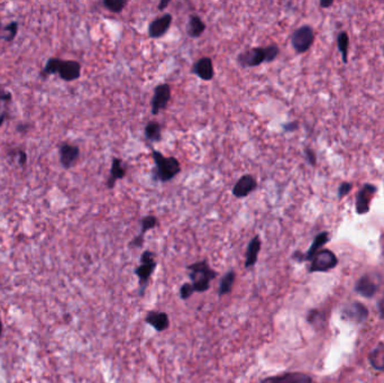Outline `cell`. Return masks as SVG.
<instances>
[{"label":"cell","mask_w":384,"mask_h":383,"mask_svg":"<svg viewBox=\"0 0 384 383\" xmlns=\"http://www.w3.org/2000/svg\"><path fill=\"white\" fill-rule=\"evenodd\" d=\"M53 74H57L67 82H71V81H75L80 78L81 65L78 61L51 57L40 71V77L48 78Z\"/></svg>","instance_id":"obj_1"},{"label":"cell","mask_w":384,"mask_h":383,"mask_svg":"<svg viewBox=\"0 0 384 383\" xmlns=\"http://www.w3.org/2000/svg\"><path fill=\"white\" fill-rule=\"evenodd\" d=\"M280 54V48L275 44H270L264 48H251L241 52L237 56V62L243 68L259 67L262 63H270L274 61Z\"/></svg>","instance_id":"obj_2"},{"label":"cell","mask_w":384,"mask_h":383,"mask_svg":"<svg viewBox=\"0 0 384 383\" xmlns=\"http://www.w3.org/2000/svg\"><path fill=\"white\" fill-rule=\"evenodd\" d=\"M152 156L155 163L154 180L161 182H168L181 172V164L174 156H164L160 151L153 150Z\"/></svg>","instance_id":"obj_3"},{"label":"cell","mask_w":384,"mask_h":383,"mask_svg":"<svg viewBox=\"0 0 384 383\" xmlns=\"http://www.w3.org/2000/svg\"><path fill=\"white\" fill-rule=\"evenodd\" d=\"M190 270V278L195 291L203 292L210 287V280L217 276V272L214 271L205 261L197 262L188 266Z\"/></svg>","instance_id":"obj_4"},{"label":"cell","mask_w":384,"mask_h":383,"mask_svg":"<svg viewBox=\"0 0 384 383\" xmlns=\"http://www.w3.org/2000/svg\"><path fill=\"white\" fill-rule=\"evenodd\" d=\"M313 40H315V33L309 25L296 28L291 35V44L298 54L306 53L312 46Z\"/></svg>","instance_id":"obj_5"},{"label":"cell","mask_w":384,"mask_h":383,"mask_svg":"<svg viewBox=\"0 0 384 383\" xmlns=\"http://www.w3.org/2000/svg\"><path fill=\"white\" fill-rule=\"evenodd\" d=\"M154 253L151 251H145L141 257V265L137 266L135 273L139 279V286H141V293L144 292L145 288L147 286L151 275L156 268V261L154 259Z\"/></svg>","instance_id":"obj_6"},{"label":"cell","mask_w":384,"mask_h":383,"mask_svg":"<svg viewBox=\"0 0 384 383\" xmlns=\"http://www.w3.org/2000/svg\"><path fill=\"white\" fill-rule=\"evenodd\" d=\"M338 263L334 252L329 249H320V251L312 258L309 272H325L334 269Z\"/></svg>","instance_id":"obj_7"},{"label":"cell","mask_w":384,"mask_h":383,"mask_svg":"<svg viewBox=\"0 0 384 383\" xmlns=\"http://www.w3.org/2000/svg\"><path fill=\"white\" fill-rule=\"evenodd\" d=\"M171 100V87L168 83H162L155 87L152 98V115H159L162 110L166 109Z\"/></svg>","instance_id":"obj_8"},{"label":"cell","mask_w":384,"mask_h":383,"mask_svg":"<svg viewBox=\"0 0 384 383\" xmlns=\"http://www.w3.org/2000/svg\"><path fill=\"white\" fill-rule=\"evenodd\" d=\"M377 193V188L373 184L365 183L356 195V204H355V209L356 214L365 215L370 211L371 202L373 200V197Z\"/></svg>","instance_id":"obj_9"},{"label":"cell","mask_w":384,"mask_h":383,"mask_svg":"<svg viewBox=\"0 0 384 383\" xmlns=\"http://www.w3.org/2000/svg\"><path fill=\"white\" fill-rule=\"evenodd\" d=\"M256 188H258L256 179L252 174H244L243 177L237 180V182L232 187V196L238 199L246 198L247 196L256 190Z\"/></svg>","instance_id":"obj_10"},{"label":"cell","mask_w":384,"mask_h":383,"mask_svg":"<svg viewBox=\"0 0 384 383\" xmlns=\"http://www.w3.org/2000/svg\"><path fill=\"white\" fill-rule=\"evenodd\" d=\"M80 156V148L77 145L70 143H62L59 146V158L60 163L64 169H71L77 163Z\"/></svg>","instance_id":"obj_11"},{"label":"cell","mask_w":384,"mask_h":383,"mask_svg":"<svg viewBox=\"0 0 384 383\" xmlns=\"http://www.w3.org/2000/svg\"><path fill=\"white\" fill-rule=\"evenodd\" d=\"M342 317L352 323H364L369 317V310L359 303H352L346 305L342 310Z\"/></svg>","instance_id":"obj_12"},{"label":"cell","mask_w":384,"mask_h":383,"mask_svg":"<svg viewBox=\"0 0 384 383\" xmlns=\"http://www.w3.org/2000/svg\"><path fill=\"white\" fill-rule=\"evenodd\" d=\"M173 17L171 14H164L155 18L148 26V36L151 38H161L164 36L172 24Z\"/></svg>","instance_id":"obj_13"},{"label":"cell","mask_w":384,"mask_h":383,"mask_svg":"<svg viewBox=\"0 0 384 383\" xmlns=\"http://www.w3.org/2000/svg\"><path fill=\"white\" fill-rule=\"evenodd\" d=\"M191 72L196 74L198 78H200L203 81H210L215 77V69L214 63L210 57L205 56L201 57L194 65L191 69Z\"/></svg>","instance_id":"obj_14"},{"label":"cell","mask_w":384,"mask_h":383,"mask_svg":"<svg viewBox=\"0 0 384 383\" xmlns=\"http://www.w3.org/2000/svg\"><path fill=\"white\" fill-rule=\"evenodd\" d=\"M262 383H312L309 375L300 372H290L282 375L271 376L262 381Z\"/></svg>","instance_id":"obj_15"},{"label":"cell","mask_w":384,"mask_h":383,"mask_svg":"<svg viewBox=\"0 0 384 383\" xmlns=\"http://www.w3.org/2000/svg\"><path fill=\"white\" fill-rule=\"evenodd\" d=\"M355 291L365 298H372L377 291V283L370 275H363L355 286Z\"/></svg>","instance_id":"obj_16"},{"label":"cell","mask_w":384,"mask_h":383,"mask_svg":"<svg viewBox=\"0 0 384 383\" xmlns=\"http://www.w3.org/2000/svg\"><path fill=\"white\" fill-rule=\"evenodd\" d=\"M126 169L123 166V161L120 159L114 158L112 162V167H110V174L107 179V188L114 189L116 182L126 177Z\"/></svg>","instance_id":"obj_17"},{"label":"cell","mask_w":384,"mask_h":383,"mask_svg":"<svg viewBox=\"0 0 384 383\" xmlns=\"http://www.w3.org/2000/svg\"><path fill=\"white\" fill-rule=\"evenodd\" d=\"M147 324H150L155 330L158 332H163V330L167 329L168 325H170V321H168V316L165 312H158V311H151L146 316Z\"/></svg>","instance_id":"obj_18"},{"label":"cell","mask_w":384,"mask_h":383,"mask_svg":"<svg viewBox=\"0 0 384 383\" xmlns=\"http://www.w3.org/2000/svg\"><path fill=\"white\" fill-rule=\"evenodd\" d=\"M261 251V240L260 236H254L252 241L249 242L246 249V259H245V268H251L258 262L259 253Z\"/></svg>","instance_id":"obj_19"},{"label":"cell","mask_w":384,"mask_h":383,"mask_svg":"<svg viewBox=\"0 0 384 383\" xmlns=\"http://www.w3.org/2000/svg\"><path fill=\"white\" fill-rule=\"evenodd\" d=\"M206 31V24L198 15H191L187 25V33L190 37L198 38L200 37Z\"/></svg>","instance_id":"obj_20"},{"label":"cell","mask_w":384,"mask_h":383,"mask_svg":"<svg viewBox=\"0 0 384 383\" xmlns=\"http://www.w3.org/2000/svg\"><path fill=\"white\" fill-rule=\"evenodd\" d=\"M328 241H329V234L327 233V231H323V233L318 234L315 237V240H313L311 246L309 247V249H308V252L304 254V261H311L312 258L320 251V248H322Z\"/></svg>","instance_id":"obj_21"},{"label":"cell","mask_w":384,"mask_h":383,"mask_svg":"<svg viewBox=\"0 0 384 383\" xmlns=\"http://www.w3.org/2000/svg\"><path fill=\"white\" fill-rule=\"evenodd\" d=\"M144 135L146 137L147 141L156 143L160 142L162 138V126L160 123L155 120L148 121L144 129Z\"/></svg>","instance_id":"obj_22"},{"label":"cell","mask_w":384,"mask_h":383,"mask_svg":"<svg viewBox=\"0 0 384 383\" xmlns=\"http://www.w3.org/2000/svg\"><path fill=\"white\" fill-rule=\"evenodd\" d=\"M369 361L375 370L384 371V344L377 345L374 350L370 353Z\"/></svg>","instance_id":"obj_23"},{"label":"cell","mask_w":384,"mask_h":383,"mask_svg":"<svg viewBox=\"0 0 384 383\" xmlns=\"http://www.w3.org/2000/svg\"><path fill=\"white\" fill-rule=\"evenodd\" d=\"M235 280H236L235 272L234 271L227 272L226 275L223 278L222 283H220V287L218 290V294L220 295V297L225 294H228L231 291V288L232 286H234Z\"/></svg>","instance_id":"obj_24"},{"label":"cell","mask_w":384,"mask_h":383,"mask_svg":"<svg viewBox=\"0 0 384 383\" xmlns=\"http://www.w3.org/2000/svg\"><path fill=\"white\" fill-rule=\"evenodd\" d=\"M337 45L342 54L343 62L347 63L348 61V48H350V38L346 32H340L337 36Z\"/></svg>","instance_id":"obj_25"},{"label":"cell","mask_w":384,"mask_h":383,"mask_svg":"<svg viewBox=\"0 0 384 383\" xmlns=\"http://www.w3.org/2000/svg\"><path fill=\"white\" fill-rule=\"evenodd\" d=\"M159 226V219L155 216H152V215H148V216H145L141 220V236L144 237L145 233H147L148 230L153 229Z\"/></svg>","instance_id":"obj_26"},{"label":"cell","mask_w":384,"mask_h":383,"mask_svg":"<svg viewBox=\"0 0 384 383\" xmlns=\"http://www.w3.org/2000/svg\"><path fill=\"white\" fill-rule=\"evenodd\" d=\"M127 0H103L102 5L114 14H119L127 6Z\"/></svg>","instance_id":"obj_27"},{"label":"cell","mask_w":384,"mask_h":383,"mask_svg":"<svg viewBox=\"0 0 384 383\" xmlns=\"http://www.w3.org/2000/svg\"><path fill=\"white\" fill-rule=\"evenodd\" d=\"M3 32L4 34H2V39H5L6 42H13L16 37L17 32H18V23L11 22L10 24L4 26Z\"/></svg>","instance_id":"obj_28"},{"label":"cell","mask_w":384,"mask_h":383,"mask_svg":"<svg viewBox=\"0 0 384 383\" xmlns=\"http://www.w3.org/2000/svg\"><path fill=\"white\" fill-rule=\"evenodd\" d=\"M9 154L16 156L17 162H18V164L22 167L26 166V164H27V154H26L25 151H23L20 148H15L14 151H10Z\"/></svg>","instance_id":"obj_29"},{"label":"cell","mask_w":384,"mask_h":383,"mask_svg":"<svg viewBox=\"0 0 384 383\" xmlns=\"http://www.w3.org/2000/svg\"><path fill=\"white\" fill-rule=\"evenodd\" d=\"M194 292H195V288L194 286H192V283H185L181 287V289H180V297H181V299L183 300L189 299Z\"/></svg>","instance_id":"obj_30"},{"label":"cell","mask_w":384,"mask_h":383,"mask_svg":"<svg viewBox=\"0 0 384 383\" xmlns=\"http://www.w3.org/2000/svg\"><path fill=\"white\" fill-rule=\"evenodd\" d=\"M323 319H324V315L318 310H311L309 315H308V322L311 323L312 325H315V326H317L318 324L319 325L322 324Z\"/></svg>","instance_id":"obj_31"},{"label":"cell","mask_w":384,"mask_h":383,"mask_svg":"<svg viewBox=\"0 0 384 383\" xmlns=\"http://www.w3.org/2000/svg\"><path fill=\"white\" fill-rule=\"evenodd\" d=\"M352 188H353V183H351V182H342L340 185H339V188H338V194H337V196H338V198L339 199L344 198V197L346 195L350 194V191L352 190Z\"/></svg>","instance_id":"obj_32"},{"label":"cell","mask_w":384,"mask_h":383,"mask_svg":"<svg viewBox=\"0 0 384 383\" xmlns=\"http://www.w3.org/2000/svg\"><path fill=\"white\" fill-rule=\"evenodd\" d=\"M305 154H306V159L307 162L309 163L311 166H316L317 164V155L315 153V151L310 147H307L305 150Z\"/></svg>","instance_id":"obj_33"},{"label":"cell","mask_w":384,"mask_h":383,"mask_svg":"<svg viewBox=\"0 0 384 383\" xmlns=\"http://www.w3.org/2000/svg\"><path fill=\"white\" fill-rule=\"evenodd\" d=\"M282 129L284 133H292L295 132L296 130H299V121L294 120V121H290V123H286L282 125Z\"/></svg>","instance_id":"obj_34"},{"label":"cell","mask_w":384,"mask_h":383,"mask_svg":"<svg viewBox=\"0 0 384 383\" xmlns=\"http://www.w3.org/2000/svg\"><path fill=\"white\" fill-rule=\"evenodd\" d=\"M11 99H13V95H11V92L5 90L2 88V87H0V103L2 102L9 103Z\"/></svg>","instance_id":"obj_35"},{"label":"cell","mask_w":384,"mask_h":383,"mask_svg":"<svg viewBox=\"0 0 384 383\" xmlns=\"http://www.w3.org/2000/svg\"><path fill=\"white\" fill-rule=\"evenodd\" d=\"M144 244V237L141 235H137L135 239H133V241L130 243L131 247H141Z\"/></svg>","instance_id":"obj_36"},{"label":"cell","mask_w":384,"mask_h":383,"mask_svg":"<svg viewBox=\"0 0 384 383\" xmlns=\"http://www.w3.org/2000/svg\"><path fill=\"white\" fill-rule=\"evenodd\" d=\"M377 308H379L380 311V316L382 319H384V294L382 295V298L380 299L379 304H377Z\"/></svg>","instance_id":"obj_37"},{"label":"cell","mask_w":384,"mask_h":383,"mask_svg":"<svg viewBox=\"0 0 384 383\" xmlns=\"http://www.w3.org/2000/svg\"><path fill=\"white\" fill-rule=\"evenodd\" d=\"M171 4V0H162V2L159 4V10L163 11L164 9L167 8V6Z\"/></svg>","instance_id":"obj_38"},{"label":"cell","mask_w":384,"mask_h":383,"mask_svg":"<svg viewBox=\"0 0 384 383\" xmlns=\"http://www.w3.org/2000/svg\"><path fill=\"white\" fill-rule=\"evenodd\" d=\"M333 4H334L333 0H328V2H326V0H323V2H320L319 6H320V7H322V8H328V7H330V6L333 5Z\"/></svg>","instance_id":"obj_39"},{"label":"cell","mask_w":384,"mask_h":383,"mask_svg":"<svg viewBox=\"0 0 384 383\" xmlns=\"http://www.w3.org/2000/svg\"><path fill=\"white\" fill-rule=\"evenodd\" d=\"M28 129H30V125H27V124H20L19 126H17V131H18L19 133H26Z\"/></svg>","instance_id":"obj_40"},{"label":"cell","mask_w":384,"mask_h":383,"mask_svg":"<svg viewBox=\"0 0 384 383\" xmlns=\"http://www.w3.org/2000/svg\"><path fill=\"white\" fill-rule=\"evenodd\" d=\"M6 119H7V112L0 113V127L3 126V124L5 123Z\"/></svg>","instance_id":"obj_41"},{"label":"cell","mask_w":384,"mask_h":383,"mask_svg":"<svg viewBox=\"0 0 384 383\" xmlns=\"http://www.w3.org/2000/svg\"><path fill=\"white\" fill-rule=\"evenodd\" d=\"M3 25H2V22H0V39H2V34H3Z\"/></svg>","instance_id":"obj_42"},{"label":"cell","mask_w":384,"mask_h":383,"mask_svg":"<svg viewBox=\"0 0 384 383\" xmlns=\"http://www.w3.org/2000/svg\"><path fill=\"white\" fill-rule=\"evenodd\" d=\"M2 333H3V324L2 322H0V336H2Z\"/></svg>","instance_id":"obj_43"}]
</instances>
